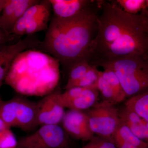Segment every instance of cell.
Wrapping results in <instances>:
<instances>
[{
  "label": "cell",
  "mask_w": 148,
  "mask_h": 148,
  "mask_svg": "<svg viewBox=\"0 0 148 148\" xmlns=\"http://www.w3.org/2000/svg\"><path fill=\"white\" fill-rule=\"evenodd\" d=\"M101 1L98 30L85 58L91 66L148 53V36L143 12L126 13L116 4Z\"/></svg>",
  "instance_id": "cell-1"
},
{
  "label": "cell",
  "mask_w": 148,
  "mask_h": 148,
  "mask_svg": "<svg viewBox=\"0 0 148 148\" xmlns=\"http://www.w3.org/2000/svg\"><path fill=\"white\" fill-rule=\"evenodd\" d=\"M101 1H95L75 16L67 18L53 16L40 50L52 55L69 69L85 58L98 30Z\"/></svg>",
  "instance_id": "cell-2"
},
{
  "label": "cell",
  "mask_w": 148,
  "mask_h": 148,
  "mask_svg": "<svg viewBox=\"0 0 148 148\" xmlns=\"http://www.w3.org/2000/svg\"><path fill=\"white\" fill-rule=\"evenodd\" d=\"M59 63L40 51L25 50L14 59L5 80L20 94L46 96L59 82Z\"/></svg>",
  "instance_id": "cell-3"
},
{
  "label": "cell",
  "mask_w": 148,
  "mask_h": 148,
  "mask_svg": "<svg viewBox=\"0 0 148 148\" xmlns=\"http://www.w3.org/2000/svg\"><path fill=\"white\" fill-rule=\"evenodd\" d=\"M119 79L126 99L148 90V53L132 56L103 64Z\"/></svg>",
  "instance_id": "cell-4"
},
{
  "label": "cell",
  "mask_w": 148,
  "mask_h": 148,
  "mask_svg": "<svg viewBox=\"0 0 148 148\" xmlns=\"http://www.w3.org/2000/svg\"><path fill=\"white\" fill-rule=\"evenodd\" d=\"M86 110L90 129L94 135L112 139L121 122L118 108L103 101Z\"/></svg>",
  "instance_id": "cell-5"
},
{
  "label": "cell",
  "mask_w": 148,
  "mask_h": 148,
  "mask_svg": "<svg viewBox=\"0 0 148 148\" xmlns=\"http://www.w3.org/2000/svg\"><path fill=\"white\" fill-rule=\"evenodd\" d=\"M68 135L59 125H42L33 134L20 138L16 148H69Z\"/></svg>",
  "instance_id": "cell-6"
},
{
  "label": "cell",
  "mask_w": 148,
  "mask_h": 148,
  "mask_svg": "<svg viewBox=\"0 0 148 148\" xmlns=\"http://www.w3.org/2000/svg\"><path fill=\"white\" fill-rule=\"evenodd\" d=\"M51 8L49 0L40 1L30 7L15 24L11 34L28 36L47 30Z\"/></svg>",
  "instance_id": "cell-7"
},
{
  "label": "cell",
  "mask_w": 148,
  "mask_h": 148,
  "mask_svg": "<svg viewBox=\"0 0 148 148\" xmlns=\"http://www.w3.org/2000/svg\"><path fill=\"white\" fill-rule=\"evenodd\" d=\"M41 42L32 34L28 35L16 43L0 47V88L16 56L25 50L40 49Z\"/></svg>",
  "instance_id": "cell-8"
},
{
  "label": "cell",
  "mask_w": 148,
  "mask_h": 148,
  "mask_svg": "<svg viewBox=\"0 0 148 148\" xmlns=\"http://www.w3.org/2000/svg\"><path fill=\"white\" fill-rule=\"evenodd\" d=\"M99 93L97 88L73 87L61 92L59 98L64 108L84 111L98 103Z\"/></svg>",
  "instance_id": "cell-9"
},
{
  "label": "cell",
  "mask_w": 148,
  "mask_h": 148,
  "mask_svg": "<svg viewBox=\"0 0 148 148\" xmlns=\"http://www.w3.org/2000/svg\"><path fill=\"white\" fill-rule=\"evenodd\" d=\"M60 93L59 90L53 91L38 102V126L59 125L62 122L66 112L60 102Z\"/></svg>",
  "instance_id": "cell-10"
},
{
  "label": "cell",
  "mask_w": 148,
  "mask_h": 148,
  "mask_svg": "<svg viewBox=\"0 0 148 148\" xmlns=\"http://www.w3.org/2000/svg\"><path fill=\"white\" fill-rule=\"evenodd\" d=\"M61 123L68 135L75 139L89 141L95 136L84 111L69 110L66 112Z\"/></svg>",
  "instance_id": "cell-11"
},
{
  "label": "cell",
  "mask_w": 148,
  "mask_h": 148,
  "mask_svg": "<svg viewBox=\"0 0 148 148\" xmlns=\"http://www.w3.org/2000/svg\"><path fill=\"white\" fill-rule=\"evenodd\" d=\"M40 1L38 0H7L0 16V28L11 34L14 25L26 10Z\"/></svg>",
  "instance_id": "cell-12"
},
{
  "label": "cell",
  "mask_w": 148,
  "mask_h": 148,
  "mask_svg": "<svg viewBox=\"0 0 148 148\" xmlns=\"http://www.w3.org/2000/svg\"><path fill=\"white\" fill-rule=\"evenodd\" d=\"M39 103L18 96L16 115V127L24 131H30L38 126L37 118Z\"/></svg>",
  "instance_id": "cell-13"
},
{
  "label": "cell",
  "mask_w": 148,
  "mask_h": 148,
  "mask_svg": "<svg viewBox=\"0 0 148 148\" xmlns=\"http://www.w3.org/2000/svg\"><path fill=\"white\" fill-rule=\"evenodd\" d=\"M119 114L122 122L136 137L148 144V122L125 106L119 109Z\"/></svg>",
  "instance_id": "cell-14"
},
{
  "label": "cell",
  "mask_w": 148,
  "mask_h": 148,
  "mask_svg": "<svg viewBox=\"0 0 148 148\" xmlns=\"http://www.w3.org/2000/svg\"><path fill=\"white\" fill-rule=\"evenodd\" d=\"M53 12L58 18H71L78 14L94 3L93 0H49Z\"/></svg>",
  "instance_id": "cell-15"
},
{
  "label": "cell",
  "mask_w": 148,
  "mask_h": 148,
  "mask_svg": "<svg viewBox=\"0 0 148 148\" xmlns=\"http://www.w3.org/2000/svg\"><path fill=\"white\" fill-rule=\"evenodd\" d=\"M112 139L117 148H148V144L136 137L121 121Z\"/></svg>",
  "instance_id": "cell-16"
},
{
  "label": "cell",
  "mask_w": 148,
  "mask_h": 148,
  "mask_svg": "<svg viewBox=\"0 0 148 148\" xmlns=\"http://www.w3.org/2000/svg\"><path fill=\"white\" fill-rule=\"evenodd\" d=\"M18 96L8 101L0 99V117L8 127H16V115Z\"/></svg>",
  "instance_id": "cell-17"
},
{
  "label": "cell",
  "mask_w": 148,
  "mask_h": 148,
  "mask_svg": "<svg viewBox=\"0 0 148 148\" xmlns=\"http://www.w3.org/2000/svg\"><path fill=\"white\" fill-rule=\"evenodd\" d=\"M124 106L148 122V90L126 99Z\"/></svg>",
  "instance_id": "cell-18"
},
{
  "label": "cell",
  "mask_w": 148,
  "mask_h": 148,
  "mask_svg": "<svg viewBox=\"0 0 148 148\" xmlns=\"http://www.w3.org/2000/svg\"><path fill=\"white\" fill-rule=\"evenodd\" d=\"M91 67L85 58L77 62L69 69V77L66 86V90L70 89L72 85L81 79Z\"/></svg>",
  "instance_id": "cell-19"
},
{
  "label": "cell",
  "mask_w": 148,
  "mask_h": 148,
  "mask_svg": "<svg viewBox=\"0 0 148 148\" xmlns=\"http://www.w3.org/2000/svg\"><path fill=\"white\" fill-rule=\"evenodd\" d=\"M98 67L91 66L87 73L83 77L72 85V88L82 87L85 88H97V84L100 75Z\"/></svg>",
  "instance_id": "cell-20"
},
{
  "label": "cell",
  "mask_w": 148,
  "mask_h": 148,
  "mask_svg": "<svg viewBox=\"0 0 148 148\" xmlns=\"http://www.w3.org/2000/svg\"><path fill=\"white\" fill-rule=\"evenodd\" d=\"M112 1L130 14H139L147 8L146 0H116Z\"/></svg>",
  "instance_id": "cell-21"
},
{
  "label": "cell",
  "mask_w": 148,
  "mask_h": 148,
  "mask_svg": "<svg viewBox=\"0 0 148 148\" xmlns=\"http://www.w3.org/2000/svg\"><path fill=\"white\" fill-rule=\"evenodd\" d=\"M80 148H117L112 139L95 135L86 145Z\"/></svg>",
  "instance_id": "cell-22"
},
{
  "label": "cell",
  "mask_w": 148,
  "mask_h": 148,
  "mask_svg": "<svg viewBox=\"0 0 148 148\" xmlns=\"http://www.w3.org/2000/svg\"><path fill=\"white\" fill-rule=\"evenodd\" d=\"M18 141L10 128L0 132V148H16Z\"/></svg>",
  "instance_id": "cell-23"
},
{
  "label": "cell",
  "mask_w": 148,
  "mask_h": 148,
  "mask_svg": "<svg viewBox=\"0 0 148 148\" xmlns=\"http://www.w3.org/2000/svg\"><path fill=\"white\" fill-rule=\"evenodd\" d=\"M13 34H9L0 28V47L6 45V43L12 39Z\"/></svg>",
  "instance_id": "cell-24"
},
{
  "label": "cell",
  "mask_w": 148,
  "mask_h": 148,
  "mask_svg": "<svg viewBox=\"0 0 148 148\" xmlns=\"http://www.w3.org/2000/svg\"><path fill=\"white\" fill-rule=\"evenodd\" d=\"M142 12L145 15L146 20V28L147 30V33L148 36V10L146 8L145 10H143Z\"/></svg>",
  "instance_id": "cell-25"
},
{
  "label": "cell",
  "mask_w": 148,
  "mask_h": 148,
  "mask_svg": "<svg viewBox=\"0 0 148 148\" xmlns=\"http://www.w3.org/2000/svg\"><path fill=\"white\" fill-rule=\"evenodd\" d=\"M8 128H9V127H8L7 125L5 124L4 122L0 117V132Z\"/></svg>",
  "instance_id": "cell-26"
},
{
  "label": "cell",
  "mask_w": 148,
  "mask_h": 148,
  "mask_svg": "<svg viewBox=\"0 0 148 148\" xmlns=\"http://www.w3.org/2000/svg\"><path fill=\"white\" fill-rule=\"evenodd\" d=\"M7 2V0H0V12L3 11Z\"/></svg>",
  "instance_id": "cell-27"
},
{
  "label": "cell",
  "mask_w": 148,
  "mask_h": 148,
  "mask_svg": "<svg viewBox=\"0 0 148 148\" xmlns=\"http://www.w3.org/2000/svg\"><path fill=\"white\" fill-rule=\"evenodd\" d=\"M146 6H147V9L148 10V0H146Z\"/></svg>",
  "instance_id": "cell-28"
}]
</instances>
